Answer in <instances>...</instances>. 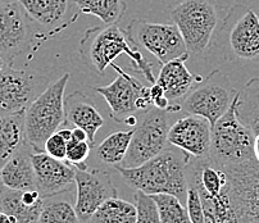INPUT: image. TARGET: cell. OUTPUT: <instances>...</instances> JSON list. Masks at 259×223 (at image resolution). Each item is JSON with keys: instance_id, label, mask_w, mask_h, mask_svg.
<instances>
[{"instance_id": "e0dca14e", "label": "cell", "mask_w": 259, "mask_h": 223, "mask_svg": "<svg viewBox=\"0 0 259 223\" xmlns=\"http://www.w3.org/2000/svg\"><path fill=\"white\" fill-rule=\"evenodd\" d=\"M30 21L58 32L77 18L72 0H17Z\"/></svg>"}, {"instance_id": "9c48e42d", "label": "cell", "mask_w": 259, "mask_h": 223, "mask_svg": "<svg viewBox=\"0 0 259 223\" xmlns=\"http://www.w3.org/2000/svg\"><path fill=\"white\" fill-rule=\"evenodd\" d=\"M112 68L118 74L116 80L109 85L94 86V90L102 95L109 105L110 118L118 123H123L128 117L153 107L150 86H144L118 64L113 63Z\"/></svg>"}, {"instance_id": "1f68e13d", "label": "cell", "mask_w": 259, "mask_h": 223, "mask_svg": "<svg viewBox=\"0 0 259 223\" xmlns=\"http://www.w3.org/2000/svg\"><path fill=\"white\" fill-rule=\"evenodd\" d=\"M186 209H188L189 218L191 223H205L204 222V210H203V203L199 191L195 186L188 182V195H186Z\"/></svg>"}, {"instance_id": "f35d334b", "label": "cell", "mask_w": 259, "mask_h": 223, "mask_svg": "<svg viewBox=\"0 0 259 223\" xmlns=\"http://www.w3.org/2000/svg\"><path fill=\"white\" fill-rule=\"evenodd\" d=\"M11 2H13V0H0V7L6 6V4L11 3Z\"/></svg>"}, {"instance_id": "9a60e30c", "label": "cell", "mask_w": 259, "mask_h": 223, "mask_svg": "<svg viewBox=\"0 0 259 223\" xmlns=\"http://www.w3.org/2000/svg\"><path fill=\"white\" fill-rule=\"evenodd\" d=\"M35 172L36 190L41 196L57 195L71 190L75 182L76 168L67 160L52 158L45 152H33L31 155Z\"/></svg>"}, {"instance_id": "4dcf8cb0", "label": "cell", "mask_w": 259, "mask_h": 223, "mask_svg": "<svg viewBox=\"0 0 259 223\" xmlns=\"http://www.w3.org/2000/svg\"><path fill=\"white\" fill-rule=\"evenodd\" d=\"M91 144L88 140L80 141L75 140V139H71V140L67 143V157L66 160L72 164L75 168L78 169H86L89 168L86 165V159L90 155L91 150Z\"/></svg>"}, {"instance_id": "d6a6232c", "label": "cell", "mask_w": 259, "mask_h": 223, "mask_svg": "<svg viewBox=\"0 0 259 223\" xmlns=\"http://www.w3.org/2000/svg\"><path fill=\"white\" fill-rule=\"evenodd\" d=\"M67 143L68 141L57 131L48 138L44 145V152L52 158L59 160H66L67 157Z\"/></svg>"}, {"instance_id": "7a4b0ae2", "label": "cell", "mask_w": 259, "mask_h": 223, "mask_svg": "<svg viewBox=\"0 0 259 223\" xmlns=\"http://www.w3.org/2000/svg\"><path fill=\"white\" fill-rule=\"evenodd\" d=\"M78 54L86 68L97 74L104 73L118 57L127 55L134 71L150 85L155 83L152 63L146 61L143 53L130 41L126 31L121 30L118 25L88 28L78 45Z\"/></svg>"}, {"instance_id": "4316f807", "label": "cell", "mask_w": 259, "mask_h": 223, "mask_svg": "<svg viewBox=\"0 0 259 223\" xmlns=\"http://www.w3.org/2000/svg\"><path fill=\"white\" fill-rule=\"evenodd\" d=\"M64 193L44 198V205L37 223H81L75 205L69 198H63Z\"/></svg>"}, {"instance_id": "f546056e", "label": "cell", "mask_w": 259, "mask_h": 223, "mask_svg": "<svg viewBox=\"0 0 259 223\" xmlns=\"http://www.w3.org/2000/svg\"><path fill=\"white\" fill-rule=\"evenodd\" d=\"M134 200L136 207V223H160L159 210L152 195L136 190Z\"/></svg>"}, {"instance_id": "7402d4cb", "label": "cell", "mask_w": 259, "mask_h": 223, "mask_svg": "<svg viewBox=\"0 0 259 223\" xmlns=\"http://www.w3.org/2000/svg\"><path fill=\"white\" fill-rule=\"evenodd\" d=\"M33 150L26 143L14 155H12L0 168V177L6 189L11 190H36L35 172H33Z\"/></svg>"}, {"instance_id": "f1b7e54d", "label": "cell", "mask_w": 259, "mask_h": 223, "mask_svg": "<svg viewBox=\"0 0 259 223\" xmlns=\"http://www.w3.org/2000/svg\"><path fill=\"white\" fill-rule=\"evenodd\" d=\"M159 210L160 223H191L186 205L171 194L152 195Z\"/></svg>"}, {"instance_id": "4fadbf2b", "label": "cell", "mask_w": 259, "mask_h": 223, "mask_svg": "<svg viewBox=\"0 0 259 223\" xmlns=\"http://www.w3.org/2000/svg\"><path fill=\"white\" fill-rule=\"evenodd\" d=\"M75 184L77 189L75 209L81 223H88L105 200L117 196L112 177L107 171L76 168Z\"/></svg>"}, {"instance_id": "ab89813d", "label": "cell", "mask_w": 259, "mask_h": 223, "mask_svg": "<svg viewBox=\"0 0 259 223\" xmlns=\"http://www.w3.org/2000/svg\"><path fill=\"white\" fill-rule=\"evenodd\" d=\"M4 190V186H3V182H2V177H0V193Z\"/></svg>"}, {"instance_id": "3957f363", "label": "cell", "mask_w": 259, "mask_h": 223, "mask_svg": "<svg viewBox=\"0 0 259 223\" xmlns=\"http://www.w3.org/2000/svg\"><path fill=\"white\" fill-rule=\"evenodd\" d=\"M237 95L231 107L212 126L209 159L218 167H232L255 159V135L236 114Z\"/></svg>"}, {"instance_id": "d590c367", "label": "cell", "mask_w": 259, "mask_h": 223, "mask_svg": "<svg viewBox=\"0 0 259 223\" xmlns=\"http://www.w3.org/2000/svg\"><path fill=\"white\" fill-rule=\"evenodd\" d=\"M58 132L61 133V135L63 136V138L66 139L67 141L71 140V138H72V129H69V128H59Z\"/></svg>"}, {"instance_id": "e575fe53", "label": "cell", "mask_w": 259, "mask_h": 223, "mask_svg": "<svg viewBox=\"0 0 259 223\" xmlns=\"http://www.w3.org/2000/svg\"><path fill=\"white\" fill-rule=\"evenodd\" d=\"M0 223H17L12 215L7 214L2 208H0Z\"/></svg>"}, {"instance_id": "52a82bcc", "label": "cell", "mask_w": 259, "mask_h": 223, "mask_svg": "<svg viewBox=\"0 0 259 223\" xmlns=\"http://www.w3.org/2000/svg\"><path fill=\"white\" fill-rule=\"evenodd\" d=\"M169 114L171 113L155 107L141 112L138 123L133 128L134 133L126 157L118 167L135 168L154 158L169 145Z\"/></svg>"}, {"instance_id": "cb8c5ba5", "label": "cell", "mask_w": 259, "mask_h": 223, "mask_svg": "<svg viewBox=\"0 0 259 223\" xmlns=\"http://www.w3.org/2000/svg\"><path fill=\"white\" fill-rule=\"evenodd\" d=\"M77 16L98 17L104 26L118 25L127 11L126 0H72Z\"/></svg>"}, {"instance_id": "6da1fadb", "label": "cell", "mask_w": 259, "mask_h": 223, "mask_svg": "<svg viewBox=\"0 0 259 223\" xmlns=\"http://www.w3.org/2000/svg\"><path fill=\"white\" fill-rule=\"evenodd\" d=\"M190 155L181 149L171 145L135 168L113 167L122 176L123 181L135 190L148 195L171 194L186 204L188 195V174L186 167Z\"/></svg>"}, {"instance_id": "603a6c76", "label": "cell", "mask_w": 259, "mask_h": 223, "mask_svg": "<svg viewBox=\"0 0 259 223\" xmlns=\"http://www.w3.org/2000/svg\"><path fill=\"white\" fill-rule=\"evenodd\" d=\"M25 112L0 116V168L26 143Z\"/></svg>"}, {"instance_id": "74e56055", "label": "cell", "mask_w": 259, "mask_h": 223, "mask_svg": "<svg viewBox=\"0 0 259 223\" xmlns=\"http://www.w3.org/2000/svg\"><path fill=\"white\" fill-rule=\"evenodd\" d=\"M7 64H8V62H7L6 59H4L3 57H2V55H0V71H2V69H3L4 67L7 66Z\"/></svg>"}, {"instance_id": "8992f818", "label": "cell", "mask_w": 259, "mask_h": 223, "mask_svg": "<svg viewBox=\"0 0 259 223\" xmlns=\"http://www.w3.org/2000/svg\"><path fill=\"white\" fill-rule=\"evenodd\" d=\"M221 50L227 61L259 59V17L243 4L232 7L220 30Z\"/></svg>"}, {"instance_id": "8fae6325", "label": "cell", "mask_w": 259, "mask_h": 223, "mask_svg": "<svg viewBox=\"0 0 259 223\" xmlns=\"http://www.w3.org/2000/svg\"><path fill=\"white\" fill-rule=\"evenodd\" d=\"M49 83V78L42 74L7 64L0 71V116L25 112Z\"/></svg>"}, {"instance_id": "2e32d148", "label": "cell", "mask_w": 259, "mask_h": 223, "mask_svg": "<svg viewBox=\"0 0 259 223\" xmlns=\"http://www.w3.org/2000/svg\"><path fill=\"white\" fill-rule=\"evenodd\" d=\"M230 189L253 223H259V163L251 162L226 168Z\"/></svg>"}, {"instance_id": "30bf717a", "label": "cell", "mask_w": 259, "mask_h": 223, "mask_svg": "<svg viewBox=\"0 0 259 223\" xmlns=\"http://www.w3.org/2000/svg\"><path fill=\"white\" fill-rule=\"evenodd\" d=\"M124 31L130 41L152 54L160 64L189 54L181 33L175 25L134 18Z\"/></svg>"}, {"instance_id": "44dd1931", "label": "cell", "mask_w": 259, "mask_h": 223, "mask_svg": "<svg viewBox=\"0 0 259 223\" xmlns=\"http://www.w3.org/2000/svg\"><path fill=\"white\" fill-rule=\"evenodd\" d=\"M44 205V196L37 190H11L0 193V208L17 223H37Z\"/></svg>"}, {"instance_id": "484cf974", "label": "cell", "mask_w": 259, "mask_h": 223, "mask_svg": "<svg viewBox=\"0 0 259 223\" xmlns=\"http://www.w3.org/2000/svg\"><path fill=\"white\" fill-rule=\"evenodd\" d=\"M88 223H136L135 204L117 196L108 199L93 213Z\"/></svg>"}, {"instance_id": "7c38bea8", "label": "cell", "mask_w": 259, "mask_h": 223, "mask_svg": "<svg viewBox=\"0 0 259 223\" xmlns=\"http://www.w3.org/2000/svg\"><path fill=\"white\" fill-rule=\"evenodd\" d=\"M33 42L30 18L17 0L0 7V55L13 64V61L27 52Z\"/></svg>"}, {"instance_id": "ffe728a7", "label": "cell", "mask_w": 259, "mask_h": 223, "mask_svg": "<svg viewBox=\"0 0 259 223\" xmlns=\"http://www.w3.org/2000/svg\"><path fill=\"white\" fill-rule=\"evenodd\" d=\"M199 194L203 203L205 223H253L230 191L229 180L226 188L217 195Z\"/></svg>"}, {"instance_id": "d4e9b609", "label": "cell", "mask_w": 259, "mask_h": 223, "mask_svg": "<svg viewBox=\"0 0 259 223\" xmlns=\"http://www.w3.org/2000/svg\"><path fill=\"white\" fill-rule=\"evenodd\" d=\"M236 114L254 135L259 133V77L250 78L237 93Z\"/></svg>"}, {"instance_id": "277c9868", "label": "cell", "mask_w": 259, "mask_h": 223, "mask_svg": "<svg viewBox=\"0 0 259 223\" xmlns=\"http://www.w3.org/2000/svg\"><path fill=\"white\" fill-rule=\"evenodd\" d=\"M69 76V73H64L58 80L49 83L26 109V139L33 152H44L48 138L66 124L64 93Z\"/></svg>"}, {"instance_id": "836d02e7", "label": "cell", "mask_w": 259, "mask_h": 223, "mask_svg": "<svg viewBox=\"0 0 259 223\" xmlns=\"http://www.w3.org/2000/svg\"><path fill=\"white\" fill-rule=\"evenodd\" d=\"M75 139V140H80V141H85L88 140V133H86L85 129L80 128V127H75V128H72V138Z\"/></svg>"}, {"instance_id": "5bb4252c", "label": "cell", "mask_w": 259, "mask_h": 223, "mask_svg": "<svg viewBox=\"0 0 259 223\" xmlns=\"http://www.w3.org/2000/svg\"><path fill=\"white\" fill-rule=\"evenodd\" d=\"M212 124L203 117L186 114L168 131V144L188 153L191 158L209 157Z\"/></svg>"}, {"instance_id": "5b68a950", "label": "cell", "mask_w": 259, "mask_h": 223, "mask_svg": "<svg viewBox=\"0 0 259 223\" xmlns=\"http://www.w3.org/2000/svg\"><path fill=\"white\" fill-rule=\"evenodd\" d=\"M169 18L179 28L189 54L200 55L210 47L218 26V12L213 0H182Z\"/></svg>"}, {"instance_id": "ba28073f", "label": "cell", "mask_w": 259, "mask_h": 223, "mask_svg": "<svg viewBox=\"0 0 259 223\" xmlns=\"http://www.w3.org/2000/svg\"><path fill=\"white\" fill-rule=\"evenodd\" d=\"M236 95L226 74L214 69L189 91L180 105L186 114L203 117L213 126L229 110Z\"/></svg>"}, {"instance_id": "83f0119b", "label": "cell", "mask_w": 259, "mask_h": 223, "mask_svg": "<svg viewBox=\"0 0 259 223\" xmlns=\"http://www.w3.org/2000/svg\"><path fill=\"white\" fill-rule=\"evenodd\" d=\"M134 129L117 131L108 135L99 145L97 146V155L103 163L109 165L121 164L128 150L130 141L133 138Z\"/></svg>"}, {"instance_id": "ac0fdd59", "label": "cell", "mask_w": 259, "mask_h": 223, "mask_svg": "<svg viewBox=\"0 0 259 223\" xmlns=\"http://www.w3.org/2000/svg\"><path fill=\"white\" fill-rule=\"evenodd\" d=\"M189 57L190 54H186L162 64L159 74L155 78V82L164 90L165 98L172 104H180V102L194 87L195 82H200L203 80L199 74L191 73L188 69L185 63Z\"/></svg>"}, {"instance_id": "8d00e7d4", "label": "cell", "mask_w": 259, "mask_h": 223, "mask_svg": "<svg viewBox=\"0 0 259 223\" xmlns=\"http://www.w3.org/2000/svg\"><path fill=\"white\" fill-rule=\"evenodd\" d=\"M254 155H255V159L259 163V133H256L255 140H254Z\"/></svg>"}, {"instance_id": "d6986e66", "label": "cell", "mask_w": 259, "mask_h": 223, "mask_svg": "<svg viewBox=\"0 0 259 223\" xmlns=\"http://www.w3.org/2000/svg\"><path fill=\"white\" fill-rule=\"evenodd\" d=\"M64 112L66 124L72 123L75 127L85 129L89 143L94 146L95 135L104 124V119L90 98L86 97L82 91H73L64 98Z\"/></svg>"}]
</instances>
